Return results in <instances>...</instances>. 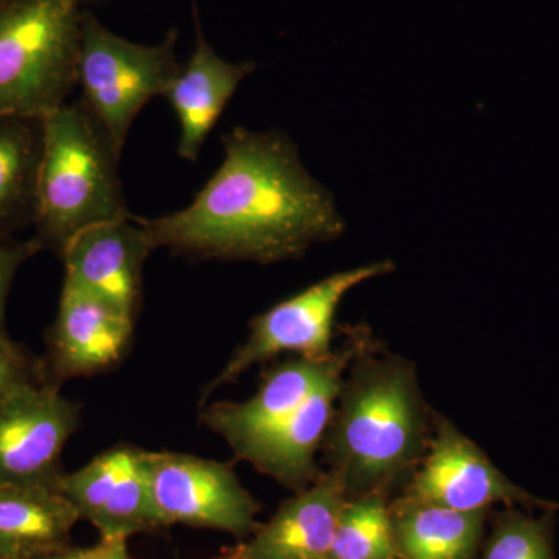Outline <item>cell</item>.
I'll return each mask as SVG.
<instances>
[{"label": "cell", "mask_w": 559, "mask_h": 559, "mask_svg": "<svg viewBox=\"0 0 559 559\" xmlns=\"http://www.w3.org/2000/svg\"><path fill=\"white\" fill-rule=\"evenodd\" d=\"M223 146V164L190 205L138 218L154 249L267 264L341 237L345 224L333 197L304 167L289 138L235 128Z\"/></svg>", "instance_id": "obj_1"}, {"label": "cell", "mask_w": 559, "mask_h": 559, "mask_svg": "<svg viewBox=\"0 0 559 559\" xmlns=\"http://www.w3.org/2000/svg\"><path fill=\"white\" fill-rule=\"evenodd\" d=\"M342 377L325 443L349 498L385 495L428 451L432 417L411 360L356 349Z\"/></svg>", "instance_id": "obj_2"}, {"label": "cell", "mask_w": 559, "mask_h": 559, "mask_svg": "<svg viewBox=\"0 0 559 559\" xmlns=\"http://www.w3.org/2000/svg\"><path fill=\"white\" fill-rule=\"evenodd\" d=\"M43 123L35 240L61 253L81 231L132 218L119 175L121 154L81 102L66 103Z\"/></svg>", "instance_id": "obj_3"}, {"label": "cell", "mask_w": 559, "mask_h": 559, "mask_svg": "<svg viewBox=\"0 0 559 559\" xmlns=\"http://www.w3.org/2000/svg\"><path fill=\"white\" fill-rule=\"evenodd\" d=\"M80 0H13L0 10V116L40 120L79 86Z\"/></svg>", "instance_id": "obj_4"}, {"label": "cell", "mask_w": 559, "mask_h": 559, "mask_svg": "<svg viewBox=\"0 0 559 559\" xmlns=\"http://www.w3.org/2000/svg\"><path fill=\"white\" fill-rule=\"evenodd\" d=\"M178 31H170L156 46H142L109 32L94 14L83 11L79 86L81 103L98 120L117 153L124 143L140 110L153 98L164 97L180 72L176 44Z\"/></svg>", "instance_id": "obj_5"}, {"label": "cell", "mask_w": 559, "mask_h": 559, "mask_svg": "<svg viewBox=\"0 0 559 559\" xmlns=\"http://www.w3.org/2000/svg\"><path fill=\"white\" fill-rule=\"evenodd\" d=\"M393 270L392 261L381 260L336 272L250 320L248 340L235 349L205 388L204 396L240 380L252 367L283 353L305 359L329 358L334 353L331 340L341 301L349 290Z\"/></svg>", "instance_id": "obj_6"}, {"label": "cell", "mask_w": 559, "mask_h": 559, "mask_svg": "<svg viewBox=\"0 0 559 559\" xmlns=\"http://www.w3.org/2000/svg\"><path fill=\"white\" fill-rule=\"evenodd\" d=\"M151 499L160 527L219 530L249 536L260 506L226 463L179 452L145 451Z\"/></svg>", "instance_id": "obj_7"}, {"label": "cell", "mask_w": 559, "mask_h": 559, "mask_svg": "<svg viewBox=\"0 0 559 559\" xmlns=\"http://www.w3.org/2000/svg\"><path fill=\"white\" fill-rule=\"evenodd\" d=\"M404 498L460 511H487L495 503L559 511V502L513 484L454 423L436 414L428 451Z\"/></svg>", "instance_id": "obj_8"}, {"label": "cell", "mask_w": 559, "mask_h": 559, "mask_svg": "<svg viewBox=\"0 0 559 559\" xmlns=\"http://www.w3.org/2000/svg\"><path fill=\"white\" fill-rule=\"evenodd\" d=\"M79 421V404L43 380L0 401V485H58L62 451Z\"/></svg>", "instance_id": "obj_9"}, {"label": "cell", "mask_w": 559, "mask_h": 559, "mask_svg": "<svg viewBox=\"0 0 559 559\" xmlns=\"http://www.w3.org/2000/svg\"><path fill=\"white\" fill-rule=\"evenodd\" d=\"M58 489L102 538L128 539L162 528L151 499L145 451L112 448L83 468L62 474Z\"/></svg>", "instance_id": "obj_10"}, {"label": "cell", "mask_w": 559, "mask_h": 559, "mask_svg": "<svg viewBox=\"0 0 559 559\" xmlns=\"http://www.w3.org/2000/svg\"><path fill=\"white\" fill-rule=\"evenodd\" d=\"M355 345L325 359L297 358L264 374L255 395L248 401H219L202 412L201 419L242 460L264 437L286 421L316 390L337 380L355 355Z\"/></svg>", "instance_id": "obj_11"}, {"label": "cell", "mask_w": 559, "mask_h": 559, "mask_svg": "<svg viewBox=\"0 0 559 559\" xmlns=\"http://www.w3.org/2000/svg\"><path fill=\"white\" fill-rule=\"evenodd\" d=\"M153 250L138 216L98 224L62 249L64 280L135 319L142 300L143 264Z\"/></svg>", "instance_id": "obj_12"}, {"label": "cell", "mask_w": 559, "mask_h": 559, "mask_svg": "<svg viewBox=\"0 0 559 559\" xmlns=\"http://www.w3.org/2000/svg\"><path fill=\"white\" fill-rule=\"evenodd\" d=\"M134 320L64 280L50 331L55 371L73 378L108 369L130 344Z\"/></svg>", "instance_id": "obj_13"}, {"label": "cell", "mask_w": 559, "mask_h": 559, "mask_svg": "<svg viewBox=\"0 0 559 559\" xmlns=\"http://www.w3.org/2000/svg\"><path fill=\"white\" fill-rule=\"evenodd\" d=\"M347 500L340 477L331 471L322 473L314 484L283 502L238 549L248 559H330Z\"/></svg>", "instance_id": "obj_14"}, {"label": "cell", "mask_w": 559, "mask_h": 559, "mask_svg": "<svg viewBox=\"0 0 559 559\" xmlns=\"http://www.w3.org/2000/svg\"><path fill=\"white\" fill-rule=\"evenodd\" d=\"M193 17L197 28L193 53L164 95L179 120L178 154L189 162L198 160L227 103L241 81L257 68L253 62H229L216 53L202 33L197 0H193Z\"/></svg>", "instance_id": "obj_15"}, {"label": "cell", "mask_w": 559, "mask_h": 559, "mask_svg": "<svg viewBox=\"0 0 559 559\" xmlns=\"http://www.w3.org/2000/svg\"><path fill=\"white\" fill-rule=\"evenodd\" d=\"M342 377L316 390L299 409L259 441L242 460L294 492L314 484L322 476L316 465V454L325 441Z\"/></svg>", "instance_id": "obj_16"}, {"label": "cell", "mask_w": 559, "mask_h": 559, "mask_svg": "<svg viewBox=\"0 0 559 559\" xmlns=\"http://www.w3.org/2000/svg\"><path fill=\"white\" fill-rule=\"evenodd\" d=\"M79 514L57 485H0V559L66 549Z\"/></svg>", "instance_id": "obj_17"}, {"label": "cell", "mask_w": 559, "mask_h": 559, "mask_svg": "<svg viewBox=\"0 0 559 559\" xmlns=\"http://www.w3.org/2000/svg\"><path fill=\"white\" fill-rule=\"evenodd\" d=\"M392 511L399 559H474L487 511H460L401 499Z\"/></svg>", "instance_id": "obj_18"}, {"label": "cell", "mask_w": 559, "mask_h": 559, "mask_svg": "<svg viewBox=\"0 0 559 559\" xmlns=\"http://www.w3.org/2000/svg\"><path fill=\"white\" fill-rule=\"evenodd\" d=\"M43 123L0 116V240L33 226Z\"/></svg>", "instance_id": "obj_19"}, {"label": "cell", "mask_w": 559, "mask_h": 559, "mask_svg": "<svg viewBox=\"0 0 559 559\" xmlns=\"http://www.w3.org/2000/svg\"><path fill=\"white\" fill-rule=\"evenodd\" d=\"M330 559H399L385 495L373 492L345 502Z\"/></svg>", "instance_id": "obj_20"}, {"label": "cell", "mask_w": 559, "mask_h": 559, "mask_svg": "<svg viewBox=\"0 0 559 559\" xmlns=\"http://www.w3.org/2000/svg\"><path fill=\"white\" fill-rule=\"evenodd\" d=\"M481 559H555V511L540 518L509 509L499 513Z\"/></svg>", "instance_id": "obj_21"}, {"label": "cell", "mask_w": 559, "mask_h": 559, "mask_svg": "<svg viewBox=\"0 0 559 559\" xmlns=\"http://www.w3.org/2000/svg\"><path fill=\"white\" fill-rule=\"evenodd\" d=\"M35 381L40 378L27 353L10 340L7 331L0 333V401Z\"/></svg>", "instance_id": "obj_22"}, {"label": "cell", "mask_w": 559, "mask_h": 559, "mask_svg": "<svg viewBox=\"0 0 559 559\" xmlns=\"http://www.w3.org/2000/svg\"><path fill=\"white\" fill-rule=\"evenodd\" d=\"M38 250L40 246L35 238L28 241L0 240V333H5L7 300L14 275Z\"/></svg>", "instance_id": "obj_23"}, {"label": "cell", "mask_w": 559, "mask_h": 559, "mask_svg": "<svg viewBox=\"0 0 559 559\" xmlns=\"http://www.w3.org/2000/svg\"><path fill=\"white\" fill-rule=\"evenodd\" d=\"M79 559H130L128 539L102 538L95 546L79 549Z\"/></svg>", "instance_id": "obj_24"}, {"label": "cell", "mask_w": 559, "mask_h": 559, "mask_svg": "<svg viewBox=\"0 0 559 559\" xmlns=\"http://www.w3.org/2000/svg\"><path fill=\"white\" fill-rule=\"evenodd\" d=\"M33 559H79V549L76 547H66V549L50 551V554L40 555Z\"/></svg>", "instance_id": "obj_25"}, {"label": "cell", "mask_w": 559, "mask_h": 559, "mask_svg": "<svg viewBox=\"0 0 559 559\" xmlns=\"http://www.w3.org/2000/svg\"><path fill=\"white\" fill-rule=\"evenodd\" d=\"M210 559H248L245 555L241 554V550L238 549V546L230 547V549L221 550L219 555Z\"/></svg>", "instance_id": "obj_26"}, {"label": "cell", "mask_w": 559, "mask_h": 559, "mask_svg": "<svg viewBox=\"0 0 559 559\" xmlns=\"http://www.w3.org/2000/svg\"><path fill=\"white\" fill-rule=\"evenodd\" d=\"M10 2H13V0H0V10L5 9V7L9 5Z\"/></svg>", "instance_id": "obj_27"}]
</instances>
